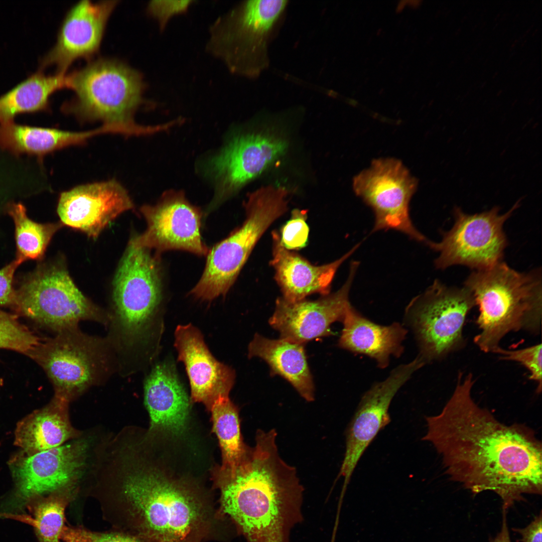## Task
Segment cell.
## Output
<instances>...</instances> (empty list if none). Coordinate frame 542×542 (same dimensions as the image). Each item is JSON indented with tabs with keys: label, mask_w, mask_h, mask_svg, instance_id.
Masks as SVG:
<instances>
[{
	"label": "cell",
	"mask_w": 542,
	"mask_h": 542,
	"mask_svg": "<svg viewBox=\"0 0 542 542\" xmlns=\"http://www.w3.org/2000/svg\"><path fill=\"white\" fill-rule=\"evenodd\" d=\"M460 372L441 412L426 417L430 442L441 456L451 480L477 494L491 491L507 510L524 494L541 495V444L534 431L506 425L472 397V374Z\"/></svg>",
	"instance_id": "6da1fadb"
},
{
	"label": "cell",
	"mask_w": 542,
	"mask_h": 542,
	"mask_svg": "<svg viewBox=\"0 0 542 542\" xmlns=\"http://www.w3.org/2000/svg\"><path fill=\"white\" fill-rule=\"evenodd\" d=\"M94 473L90 493L115 529L151 542L199 540L205 530L208 514L201 499L147 463L131 439L112 442Z\"/></svg>",
	"instance_id": "7a4b0ae2"
},
{
	"label": "cell",
	"mask_w": 542,
	"mask_h": 542,
	"mask_svg": "<svg viewBox=\"0 0 542 542\" xmlns=\"http://www.w3.org/2000/svg\"><path fill=\"white\" fill-rule=\"evenodd\" d=\"M275 430L258 429L239 464L219 470L223 511L248 542H289L302 519L304 488L296 469L280 456Z\"/></svg>",
	"instance_id": "3957f363"
},
{
	"label": "cell",
	"mask_w": 542,
	"mask_h": 542,
	"mask_svg": "<svg viewBox=\"0 0 542 542\" xmlns=\"http://www.w3.org/2000/svg\"><path fill=\"white\" fill-rule=\"evenodd\" d=\"M479 308V332L474 338L482 351L494 353L508 333L540 330V273H520L502 261L471 273L464 286Z\"/></svg>",
	"instance_id": "277c9868"
},
{
	"label": "cell",
	"mask_w": 542,
	"mask_h": 542,
	"mask_svg": "<svg viewBox=\"0 0 542 542\" xmlns=\"http://www.w3.org/2000/svg\"><path fill=\"white\" fill-rule=\"evenodd\" d=\"M150 250L131 238L113 281L107 338L123 361L132 359L145 343L161 300L160 257Z\"/></svg>",
	"instance_id": "5b68a950"
},
{
	"label": "cell",
	"mask_w": 542,
	"mask_h": 542,
	"mask_svg": "<svg viewBox=\"0 0 542 542\" xmlns=\"http://www.w3.org/2000/svg\"><path fill=\"white\" fill-rule=\"evenodd\" d=\"M146 87L142 73L124 62L98 58L67 75L74 94L63 109L80 118L136 126L132 117L145 102Z\"/></svg>",
	"instance_id": "8992f818"
},
{
	"label": "cell",
	"mask_w": 542,
	"mask_h": 542,
	"mask_svg": "<svg viewBox=\"0 0 542 542\" xmlns=\"http://www.w3.org/2000/svg\"><path fill=\"white\" fill-rule=\"evenodd\" d=\"M288 2L251 0L238 4L210 26L206 51L233 74L257 77L268 66L269 39Z\"/></svg>",
	"instance_id": "52a82bcc"
},
{
	"label": "cell",
	"mask_w": 542,
	"mask_h": 542,
	"mask_svg": "<svg viewBox=\"0 0 542 542\" xmlns=\"http://www.w3.org/2000/svg\"><path fill=\"white\" fill-rule=\"evenodd\" d=\"M288 194L284 187L267 186L248 195L243 224L209 250L203 274L190 294L211 301L227 294L258 240L288 210Z\"/></svg>",
	"instance_id": "ba28073f"
},
{
	"label": "cell",
	"mask_w": 542,
	"mask_h": 542,
	"mask_svg": "<svg viewBox=\"0 0 542 542\" xmlns=\"http://www.w3.org/2000/svg\"><path fill=\"white\" fill-rule=\"evenodd\" d=\"M38 349L39 360L53 383L55 395L69 402L105 381L117 366L107 338L89 335L78 326L58 332Z\"/></svg>",
	"instance_id": "9c48e42d"
},
{
	"label": "cell",
	"mask_w": 542,
	"mask_h": 542,
	"mask_svg": "<svg viewBox=\"0 0 542 542\" xmlns=\"http://www.w3.org/2000/svg\"><path fill=\"white\" fill-rule=\"evenodd\" d=\"M92 446L91 439L82 435L56 448L31 455L21 451L14 455L9 462L14 487L2 503L5 506L0 507V517L23 513L26 502L35 496L78 490Z\"/></svg>",
	"instance_id": "30bf717a"
},
{
	"label": "cell",
	"mask_w": 542,
	"mask_h": 542,
	"mask_svg": "<svg viewBox=\"0 0 542 542\" xmlns=\"http://www.w3.org/2000/svg\"><path fill=\"white\" fill-rule=\"evenodd\" d=\"M474 298L465 287H448L435 280L407 306L404 322L412 330L426 364L441 359L461 349L466 317L475 306Z\"/></svg>",
	"instance_id": "8fae6325"
},
{
	"label": "cell",
	"mask_w": 542,
	"mask_h": 542,
	"mask_svg": "<svg viewBox=\"0 0 542 542\" xmlns=\"http://www.w3.org/2000/svg\"><path fill=\"white\" fill-rule=\"evenodd\" d=\"M15 305L25 316L57 332L82 321L108 326L110 315L75 285L64 265H45L26 277L16 291Z\"/></svg>",
	"instance_id": "7c38bea8"
},
{
	"label": "cell",
	"mask_w": 542,
	"mask_h": 542,
	"mask_svg": "<svg viewBox=\"0 0 542 542\" xmlns=\"http://www.w3.org/2000/svg\"><path fill=\"white\" fill-rule=\"evenodd\" d=\"M520 205L518 200L503 214H499L497 206L474 214H466L455 207L453 226L443 233L440 242L430 240L427 245L439 252L435 261L436 267L443 269L464 265L477 270L502 261L507 244L503 225Z\"/></svg>",
	"instance_id": "4fadbf2b"
},
{
	"label": "cell",
	"mask_w": 542,
	"mask_h": 542,
	"mask_svg": "<svg viewBox=\"0 0 542 542\" xmlns=\"http://www.w3.org/2000/svg\"><path fill=\"white\" fill-rule=\"evenodd\" d=\"M418 181L402 162L394 158L374 160L353 179L355 194L373 211V231L393 229L427 244L429 240L413 225L410 202Z\"/></svg>",
	"instance_id": "5bb4252c"
},
{
	"label": "cell",
	"mask_w": 542,
	"mask_h": 542,
	"mask_svg": "<svg viewBox=\"0 0 542 542\" xmlns=\"http://www.w3.org/2000/svg\"><path fill=\"white\" fill-rule=\"evenodd\" d=\"M288 144L271 130L242 133L233 137L207 162L205 173L215 188L208 209H213L260 175L286 153Z\"/></svg>",
	"instance_id": "9a60e30c"
},
{
	"label": "cell",
	"mask_w": 542,
	"mask_h": 542,
	"mask_svg": "<svg viewBox=\"0 0 542 542\" xmlns=\"http://www.w3.org/2000/svg\"><path fill=\"white\" fill-rule=\"evenodd\" d=\"M141 211L147 228L132 237L139 245L155 249L158 253L180 249L207 255L209 250L200 232L202 213L187 200L183 191H166L156 204L144 205Z\"/></svg>",
	"instance_id": "2e32d148"
},
{
	"label": "cell",
	"mask_w": 542,
	"mask_h": 542,
	"mask_svg": "<svg viewBox=\"0 0 542 542\" xmlns=\"http://www.w3.org/2000/svg\"><path fill=\"white\" fill-rule=\"evenodd\" d=\"M425 363L419 356L394 368L383 381L375 383L362 395L346 433L344 459L337 478L348 483L360 459L378 433L390 422L388 409L400 388Z\"/></svg>",
	"instance_id": "e0dca14e"
},
{
	"label": "cell",
	"mask_w": 542,
	"mask_h": 542,
	"mask_svg": "<svg viewBox=\"0 0 542 542\" xmlns=\"http://www.w3.org/2000/svg\"><path fill=\"white\" fill-rule=\"evenodd\" d=\"M359 265L353 261L346 282L336 292L316 300L306 299L294 302L277 299L275 310L269 319L280 338L304 344L313 339L332 334L331 325L342 322L349 302V292Z\"/></svg>",
	"instance_id": "ac0fdd59"
},
{
	"label": "cell",
	"mask_w": 542,
	"mask_h": 542,
	"mask_svg": "<svg viewBox=\"0 0 542 542\" xmlns=\"http://www.w3.org/2000/svg\"><path fill=\"white\" fill-rule=\"evenodd\" d=\"M118 1L93 3L80 1L66 14L56 42L40 62V68L55 66L57 73L66 74L79 59L88 61L98 53L108 20Z\"/></svg>",
	"instance_id": "d6986e66"
},
{
	"label": "cell",
	"mask_w": 542,
	"mask_h": 542,
	"mask_svg": "<svg viewBox=\"0 0 542 542\" xmlns=\"http://www.w3.org/2000/svg\"><path fill=\"white\" fill-rule=\"evenodd\" d=\"M133 207L126 190L111 180L62 192L57 211L63 225L96 238L112 221Z\"/></svg>",
	"instance_id": "ffe728a7"
},
{
	"label": "cell",
	"mask_w": 542,
	"mask_h": 542,
	"mask_svg": "<svg viewBox=\"0 0 542 542\" xmlns=\"http://www.w3.org/2000/svg\"><path fill=\"white\" fill-rule=\"evenodd\" d=\"M175 337L178 360L183 362L189 379L192 400L203 402L209 409L218 396H228L235 372L212 356L194 326H178Z\"/></svg>",
	"instance_id": "44dd1931"
},
{
	"label": "cell",
	"mask_w": 542,
	"mask_h": 542,
	"mask_svg": "<svg viewBox=\"0 0 542 542\" xmlns=\"http://www.w3.org/2000/svg\"><path fill=\"white\" fill-rule=\"evenodd\" d=\"M273 257L270 264L275 279L286 300L294 302L311 294H330L331 285L339 266L358 248L356 244L339 259L330 263L315 265L299 254L286 249L277 231L272 233Z\"/></svg>",
	"instance_id": "7402d4cb"
},
{
	"label": "cell",
	"mask_w": 542,
	"mask_h": 542,
	"mask_svg": "<svg viewBox=\"0 0 542 542\" xmlns=\"http://www.w3.org/2000/svg\"><path fill=\"white\" fill-rule=\"evenodd\" d=\"M144 395L151 431H184L189 400L172 364L163 362L154 367L145 381Z\"/></svg>",
	"instance_id": "603a6c76"
},
{
	"label": "cell",
	"mask_w": 542,
	"mask_h": 542,
	"mask_svg": "<svg viewBox=\"0 0 542 542\" xmlns=\"http://www.w3.org/2000/svg\"><path fill=\"white\" fill-rule=\"evenodd\" d=\"M343 328L338 340L340 348L375 360L381 368L386 367L390 357H399L408 330L400 323L387 326L368 319L350 305L342 321Z\"/></svg>",
	"instance_id": "cb8c5ba5"
},
{
	"label": "cell",
	"mask_w": 542,
	"mask_h": 542,
	"mask_svg": "<svg viewBox=\"0 0 542 542\" xmlns=\"http://www.w3.org/2000/svg\"><path fill=\"white\" fill-rule=\"evenodd\" d=\"M70 402L54 395L44 407L29 414L17 425L14 444L31 455L62 446L77 439L82 432L72 425Z\"/></svg>",
	"instance_id": "d4e9b609"
},
{
	"label": "cell",
	"mask_w": 542,
	"mask_h": 542,
	"mask_svg": "<svg viewBox=\"0 0 542 542\" xmlns=\"http://www.w3.org/2000/svg\"><path fill=\"white\" fill-rule=\"evenodd\" d=\"M248 356L261 358L268 364L273 375L288 380L307 401L314 400V384L304 344L282 338L268 339L256 333L248 345Z\"/></svg>",
	"instance_id": "484cf974"
},
{
	"label": "cell",
	"mask_w": 542,
	"mask_h": 542,
	"mask_svg": "<svg viewBox=\"0 0 542 542\" xmlns=\"http://www.w3.org/2000/svg\"><path fill=\"white\" fill-rule=\"evenodd\" d=\"M64 88H67L66 74L48 75L40 71L33 74L0 96V123L13 121L20 113L48 110L51 96Z\"/></svg>",
	"instance_id": "4316f807"
},
{
	"label": "cell",
	"mask_w": 542,
	"mask_h": 542,
	"mask_svg": "<svg viewBox=\"0 0 542 542\" xmlns=\"http://www.w3.org/2000/svg\"><path fill=\"white\" fill-rule=\"evenodd\" d=\"M78 132L0 123V148L16 156L27 154L40 159L54 151L78 145Z\"/></svg>",
	"instance_id": "83f0119b"
},
{
	"label": "cell",
	"mask_w": 542,
	"mask_h": 542,
	"mask_svg": "<svg viewBox=\"0 0 542 542\" xmlns=\"http://www.w3.org/2000/svg\"><path fill=\"white\" fill-rule=\"evenodd\" d=\"M77 490H63L30 498L24 512L9 516L31 525L39 542H60L65 524V511Z\"/></svg>",
	"instance_id": "f1b7e54d"
},
{
	"label": "cell",
	"mask_w": 542,
	"mask_h": 542,
	"mask_svg": "<svg viewBox=\"0 0 542 542\" xmlns=\"http://www.w3.org/2000/svg\"><path fill=\"white\" fill-rule=\"evenodd\" d=\"M209 410L222 451V465L219 470H232L245 457L248 448L242 439L237 408L228 396L220 395Z\"/></svg>",
	"instance_id": "f546056e"
},
{
	"label": "cell",
	"mask_w": 542,
	"mask_h": 542,
	"mask_svg": "<svg viewBox=\"0 0 542 542\" xmlns=\"http://www.w3.org/2000/svg\"><path fill=\"white\" fill-rule=\"evenodd\" d=\"M15 226L17 259L22 262L28 259H41L54 234L61 223L42 224L34 222L27 215L21 203H11L7 207Z\"/></svg>",
	"instance_id": "4dcf8cb0"
},
{
	"label": "cell",
	"mask_w": 542,
	"mask_h": 542,
	"mask_svg": "<svg viewBox=\"0 0 542 542\" xmlns=\"http://www.w3.org/2000/svg\"><path fill=\"white\" fill-rule=\"evenodd\" d=\"M39 339L9 315L0 312V349L29 353L40 346Z\"/></svg>",
	"instance_id": "1f68e13d"
},
{
	"label": "cell",
	"mask_w": 542,
	"mask_h": 542,
	"mask_svg": "<svg viewBox=\"0 0 542 542\" xmlns=\"http://www.w3.org/2000/svg\"><path fill=\"white\" fill-rule=\"evenodd\" d=\"M60 539L64 542H151L141 536L116 529L98 532L81 526L66 524Z\"/></svg>",
	"instance_id": "d6a6232c"
},
{
	"label": "cell",
	"mask_w": 542,
	"mask_h": 542,
	"mask_svg": "<svg viewBox=\"0 0 542 542\" xmlns=\"http://www.w3.org/2000/svg\"><path fill=\"white\" fill-rule=\"evenodd\" d=\"M502 359L514 361L523 365L529 373V379L536 383V391H541V344L516 350H506L500 346L494 352Z\"/></svg>",
	"instance_id": "836d02e7"
},
{
	"label": "cell",
	"mask_w": 542,
	"mask_h": 542,
	"mask_svg": "<svg viewBox=\"0 0 542 542\" xmlns=\"http://www.w3.org/2000/svg\"><path fill=\"white\" fill-rule=\"evenodd\" d=\"M307 218V210L292 211L290 219L282 227L280 235L281 242L286 249L298 250L306 245L309 233Z\"/></svg>",
	"instance_id": "e575fe53"
},
{
	"label": "cell",
	"mask_w": 542,
	"mask_h": 542,
	"mask_svg": "<svg viewBox=\"0 0 542 542\" xmlns=\"http://www.w3.org/2000/svg\"><path fill=\"white\" fill-rule=\"evenodd\" d=\"M194 2L190 0H154L149 2L146 11L157 22L160 31L163 32L172 18L186 14Z\"/></svg>",
	"instance_id": "d590c367"
},
{
	"label": "cell",
	"mask_w": 542,
	"mask_h": 542,
	"mask_svg": "<svg viewBox=\"0 0 542 542\" xmlns=\"http://www.w3.org/2000/svg\"><path fill=\"white\" fill-rule=\"evenodd\" d=\"M22 263L16 258L0 269V307L15 304L16 291L13 287L14 275Z\"/></svg>",
	"instance_id": "8d00e7d4"
},
{
	"label": "cell",
	"mask_w": 542,
	"mask_h": 542,
	"mask_svg": "<svg viewBox=\"0 0 542 542\" xmlns=\"http://www.w3.org/2000/svg\"><path fill=\"white\" fill-rule=\"evenodd\" d=\"M541 511L526 527L513 528L521 536V542H541L542 531Z\"/></svg>",
	"instance_id": "74e56055"
},
{
	"label": "cell",
	"mask_w": 542,
	"mask_h": 542,
	"mask_svg": "<svg viewBox=\"0 0 542 542\" xmlns=\"http://www.w3.org/2000/svg\"><path fill=\"white\" fill-rule=\"evenodd\" d=\"M506 512L507 510L503 509L501 529L495 537L490 538L489 542H511L507 526Z\"/></svg>",
	"instance_id": "f35d334b"
},
{
	"label": "cell",
	"mask_w": 542,
	"mask_h": 542,
	"mask_svg": "<svg viewBox=\"0 0 542 542\" xmlns=\"http://www.w3.org/2000/svg\"><path fill=\"white\" fill-rule=\"evenodd\" d=\"M406 2H407V1H400L399 3L398 4V6L397 7V12H399L401 11L403 9V8L404 7L405 5H406L405 4L406 3Z\"/></svg>",
	"instance_id": "ab89813d"
},
{
	"label": "cell",
	"mask_w": 542,
	"mask_h": 542,
	"mask_svg": "<svg viewBox=\"0 0 542 542\" xmlns=\"http://www.w3.org/2000/svg\"><path fill=\"white\" fill-rule=\"evenodd\" d=\"M347 101L349 103L353 105H356L357 103V102L355 100L351 98L348 99Z\"/></svg>",
	"instance_id": "60d3db41"
},
{
	"label": "cell",
	"mask_w": 542,
	"mask_h": 542,
	"mask_svg": "<svg viewBox=\"0 0 542 542\" xmlns=\"http://www.w3.org/2000/svg\"><path fill=\"white\" fill-rule=\"evenodd\" d=\"M199 540H190V541H187V542H199Z\"/></svg>",
	"instance_id": "b9f144b4"
}]
</instances>
